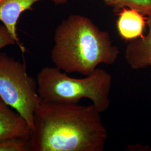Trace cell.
I'll return each mask as SVG.
<instances>
[{"mask_svg": "<svg viewBox=\"0 0 151 151\" xmlns=\"http://www.w3.org/2000/svg\"><path fill=\"white\" fill-rule=\"evenodd\" d=\"M30 139L10 138L0 140V151H31Z\"/></svg>", "mask_w": 151, "mask_h": 151, "instance_id": "cell-9", "label": "cell"}, {"mask_svg": "<svg viewBox=\"0 0 151 151\" xmlns=\"http://www.w3.org/2000/svg\"><path fill=\"white\" fill-rule=\"evenodd\" d=\"M113 77L107 71L96 68L83 78H75L57 67H44L37 77L38 92L42 101L78 103L86 98L102 113L110 105Z\"/></svg>", "mask_w": 151, "mask_h": 151, "instance_id": "cell-3", "label": "cell"}, {"mask_svg": "<svg viewBox=\"0 0 151 151\" xmlns=\"http://www.w3.org/2000/svg\"><path fill=\"white\" fill-rule=\"evenodd\" d=\"M32 128L17 112L0 100V140L10 138L30 139Z\"/></svg>", "mask_w": 151, "mask_h": 151, "instance_id": "cell-6", "label": "cell"}, {"mask_svg": "<svg viewBox=\"0 0 151 151\" xmlns=\"http://www.w3.org/2000/svg\"><path fill=\"white\" fill-rule=\"evenodd\" d=\"M119 54L109 33L85 16L70 15L55 30L51 59L67 73L90 75L100 64H114Z\"/></svg>", "mask_w": 151, "mask_h": 151, "instance_id": "cell-2", "label": "cell"}, {"mask_svg": "<svg viewBox=\"0 0 151 151\" xmlns=\"http://www.w3.org/2000/svg\"><path fill=\"white\" fill-rule=\"evenodd\" d=\"M0 98L32 129L34 113L42 102L37 82L28 73L25 63L2 52H0Z\"/></svg>", "mask_w": 151, "mask_h": 151, "instance_id": "cell-4", "label": "cell"}, {"mask_svg": "<svg viewBox=\"0 0 151 151\" xmlns=\"http://www.w3.org/2000/svg\"><path fill=\"white\" fill-rule=\"evenodd\" d=\"M124 8L134 9L145 15L151 13V0H122Z\"/></svg>", "mask_w": 151, "mask_h": 151, "instance_id": "cell-10", "label": "cell"}, {"mask_svg": "<svg viewBox=\"0 0 151 151\" xmlns=\"http://www.w3.org/2000/svg\"><path fill=\"white\" fill-rule=\"evenodd\" d=\"M42 0H0V22L6 27L16 41L22 53L26 49L21 43L17 32V26L22 14L32 10L33 5ZM55 5L65 4L68 0H48Z\"/></svg>", "mask_w": 151, "mask_h": 151, "instance_id": "cell-5", "label": "cell"}, {"mask_svg": "<svg viewBox=\"0 0 151 151\" xmlns=\"http://www.w3.org/2000/svg\"><path fill=\"white\" fill-rule=\"evenodd\" d=\"M147 35L130 41L125 50V61L133 70L151 66V13L147 15Z\"/></svg>", "mask_w": 151, "mask_h": 151, "instance_id": "cell-7", "label": "cell"}, {"mask_svg": "<svg viewBox=\"0 0 151 151\" xmlns=\"http://www.w3.org/2000/svg\"><path fill=\"white\" fill-rule=\"evenodd\" d=\"M106 5L113 7L116 11H120L124 8L122 0H103Z\"/></svg>", "mask_w": 151, "mask_h": 151, "instance_id": "cell-12", "label": "cell"}, {"mask_svg": "<svg viewBox=\"0 0 151 151\" xmlns=\"http://www.w3.org/2000/svg\"><path fill=\"white\" fill-rule=\"evenodd\" d=\"M15 44H17L16 41L6 27L3 24L0 25V50Z\"/></svg>", "mask_w": 151, "mask_h": 151, "instance_id": "cell-11", "label": "cell"}, {"mask_svg": "<svg viewBox=\"0 0 151 151\" xmlns=\"http://www.w3.org/2000/svg\"><path fill=\"white\" fill-rule=\"evenodd\" d=\"M147 24V17L140 11L125 7L119 12L116 28L121 38L131 41L142 37Z\"/></svg>", "mask_w": 151, "mask_h": 151, "instance_id": "cell-8", "label": "cell"}, {"mask_svg": "<svg viewBox=\"0 0 151 151\" xmlns=\"http://www.w3.org/2000/svg\"><path fill=\"white\" fill-rule=\"evenodd\" d=\"M93 104L42 101L36 109L31 151H103L108 131Z\"/></svg>", "mask_w": 151, "mask_h": 151, "instance_id": "cell-1", "label": "cell"}, {"mask_svg": "<svg viewBox=\"0 0 151 151\" xmlns=\"http://www.w3.org/2000/svg\"><path fill=\"white\" fill-rule=\"evenodd\" d=\"M1 100V98H0V100Z\"/></svg>", "mask_w": 151, "mask_h": 151, "instance_id": "cell-13", "label": "cell"}]
</instances>
